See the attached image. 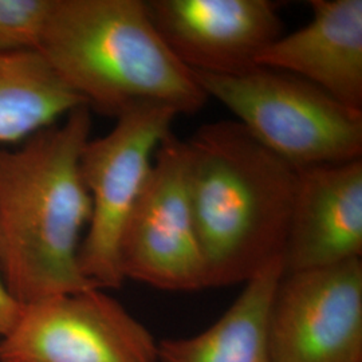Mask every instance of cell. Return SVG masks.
<instances>
[{
    "label": "cell",
    "instance_id": "7c38bea8",
    "mask_svg": "<svg viewBox=\"0 0 362 362\" xmlns=\"http://www.w3.org/2000/svg\"><path fill=\"white\" fill-rule=\"evenodd\" d=\"M284 258L274 259L246 282L230 309L207 330L158 342V362H272L269 320Z\"/></svg>",
    "mask_w": 362,
    "mask_h": 362
},
{
    "label": "cell",
    "instance_id": "277c9868",
    "mask_svg": "<svg viewBox=\"0 0 362 362\" xmlns=\"http://www.w3.org/2000/svg\"><path fill=\"white\" fill-rule=\"evenodd\" d=\"M209 97L272 153L296 168L362 158V112L294 74L255 67L238 76L194 71Z\"/></svg>",
    "mask_w": 362,
    "mask_h": 362
},
{
    "label": "cell",
    "instance_id": "30bf717a",
    "mask_svg": "<svg viewBox=\"0 0 362 362\" xmlns=\"http://www.w3.org/2000/svg\"><path fill=\"white\" fill-rule=\"evenodd\" d=\"M362 255V158L297 168L285 272L324 269Z\"/></svg>",
    "mask_w": 362,
    "mask_h": 362
},
{
    "label": "cell",
    "instance_id": "52a82bcc",
    "mask_svg": "<svg viewBox=\"0 0 362 362\" xmlns=\"http://www.w3.org/2000/svg\"><path fill=\"white\" fill-rule=\"evenodd\" d=\"M0 362H158V342L103 288L21 306Z\"/></svg>",
    "mask_w": 362,
    "mask_h": 362
},
{
    "label": "cell",
    "instance_id": "9a60e30c",
    "mask_svg": "<svg viewBox=\"0 0 362 362\" xmlns=\"http://www.w3.org/2000/svg\"><path fill=\"white\" fill-rule=\"evenodd\" d=\"M19 310H21V305H18L7 293L0 278V338L4 336L8 332V329L13 326Z\"/></svg>",
    "mask_w": 362,
    "mask_h": 362
},
{
    "label": "cell",
    "instance_id": "5b68a950",
    "mask_svg": "<svg viewBox=\"0 0 362 362\" xmlns=\"http://www.w3.org/2000/svg\"><path fill=\"white\" fill-rule=\"evenodd\" d=\"M177 113L163 105H137L117 117L107 134L89 140L79 170L91 200L88 233L78 251L81 274L98 288H118V246L152 167L158 144Z\"/></svg>",
    "mask_w": 362,
    "mask_h": 362
},
{
    "label": "cell",
    "instance_id": "3957f363",
    "mask_svg": "<svg viewBox=\"0 0 362 362\" xmlns=\"http://www.w3.org/2000/svg\"><path fill=\"white\" fill-rule=\"evenodd\" d=\"M37 52L83 104L105 116L146 104L194 115L207 103L143 0H52Z\"/></svg>",
    "mask_w": 362,
    "mask_h": 362
},
{
    "label": "cell",
    "instance_id": "8fae6325",
    "mask_svg": "<svg viewBox=\"0 0 362 362\" xmlns=\"http://www.w3.org/2000/svg\"><path fill=\"white\" fill-rule=\"evenodd\" d=\"M306 26L279 37L258 66L302 78L362 112V0H311Z\"/></svg>",
    "mask_w": 362,
    "mask_h": 362
},
{
    "label": "cell",
    "instance_id": "9c48e42d",
    "mask_svg": "<svg viewBox=\"0 0 362 362\" xmlns=\"http://www.w3.org/2000/svg\"><path fill=\"white\" fill-rule=\"evenodd\" d=\"M149 18L179 61L192 71L238 76L282 37L269 0H148Z\"/></svg>",
    "mask_w": 362,
    "mask_h": 362
},
{
    "label": "cell",
    "instance_id": "8992f818",
    "mask_svg": "<svg viewBox=\"0 0 362 362\" xmlns=\"http://www.w3.org/2000/svg\"><path fill=\"white\" fill-rule=\"evenodd\" d=\"M125 279L167 291L206 288V267L194 227L187 144L172 132L156 149L152 167L118 246Z\"/></svg>",
    "mask_w": 362,
    "mask_h": 362
},
{
    "label": "cell",
    "instance_id": "7a4b0ae2",
    "mask_svg": "<svg viewBox=\"0 0 362 362\" xmlns=\"http://www.w3.org/2000/svg\"><path fill=\"white\" fill-rule=\"evenodd\" d=\"M185 144L206 286L246 284L284 258L297 168L238 121L203 125Z\"/></svg>",
    "mask_w": 362,
    "mask_h": 362
},
{
    "label": "cell",
    "instance_id": "6da1fadb",
    "mask_svg": "<svg viewBox=\"0 0 362 362\" xmlns=\"http://www.w3.org/2000/svg\"><path fill=\"white\" fill-rule=\"evenodd\" d=\"M90 130V109L81 105L21 148L0 146V278L21 306L98 288L78 266L91 216L79 170Z\"/></svg>",
    "mask_w": 362,
    "mask_h": 362
},
{
    "label": "cell",
    "instance_id": "5bb4252c",
    "mask_svg": "<svg viewBox=\"0 0 362 362\" xmlns=\"http://www.w3.org/2000/svg\"><path fill=\"white\" fill-rule=\"evenodd\" d=\"M52 0H0V52L38 50Z\"/></svg>",
    "mask_w": 362,
    "mask_h": 362
},
{
    "label": "cell",
    "instance_id": "4fadbf2b",
    "mask_svg": "<svg viewBox=\"0 0 362 362\" xmlns=\"http://www.w3.org/2000/svg\"><path fill=\"white\" fill-rule=\"evenodd\" d=\"M81 105L40 52H0V144L27 140Z\"/></svg>",
    "mask_w": 362,
    "mask_h": 362
},
{
    "label": "cell",
    "instance_id": "ba28073f",
    "mask_svg": "<svg viewBox=\"0 0 362 362\" xmlns=\"http://www.w3.org/2000/svg\"><path fill=\"white\" fill-rule=\"evenodd\" d=\"M272 362H362V260L285 272L269 320Z\"/></svg>",
    "mask_w": 362,
    "mask_h": 362
}]
</instances>
